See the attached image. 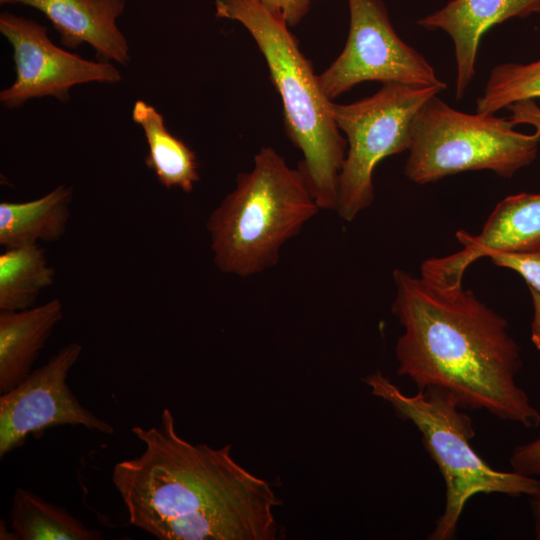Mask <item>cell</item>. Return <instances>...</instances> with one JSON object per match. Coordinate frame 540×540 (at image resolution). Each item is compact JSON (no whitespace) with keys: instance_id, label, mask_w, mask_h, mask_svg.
I'll list each match as a JSON object with an SVG mask.
<instances>
[{"instance_id":"4","label":"cell","mask_w":540,"mask_h":540,"mask_svg":"<svg viewBox=\"0 0 540 540\" xmlns=\"http://www.w3.org/2000/svg\"><path fill=\"white\" fill-rule=\"evenodd\" d=\"M321 210L301 171L272 147H262L251 170L236 177L207 219L213 263L247 278L279 262L283 245Z\"/></svg>"},{"instance_id":"14","label":"cell","mask_w":540,"mask_h":540,"mask_svg":"<svg viewBox=\"0 0 540 540\" xmlns=\"http://www.w3.org/2000/svg\"><path fill=\"white\" fill-rule=\"evenodd\" d=\"M63 318L58 298L23 310H0V393L13 389L32 371L54 327Z\"/></svg>"},{"instance_id":"9","label":"cell","mask_w":540,"mask_h":540,"mask_svg":"<svg viewBox=\"0 0 540 540\" xmlns=\"http://www.w3.org/2000/svg\"><path fill=\"white\" fill-rule=\"evenodd\" d=\"M82 351L71 342L0 396V456L21 447L29 435L55 426H83L113 434L111 424L84 407L67 384L68 373Z\"/></svg>"},{"instance_id":"22","label":"cell","mask_w":540,"mask_h":540,"mask_svg":"<svg viewBox=\"0 0 540 540\" xmlns=\"http://www.w3.org/2000/svg\"><path fill=\"white\" fill-rule=\"evenodd\" d=\"M289 26L298 24L308 13L310 0H258Z\"/></svg>"},{"instance_id":"24","label":"cell","mask_w":540,"mask_h":540,"mask_svg":"<svg viewBox=\"0 0 540 540\" xmlns=\"http://www.w3.org/2000/svg\"><path fill=\"white\" fill-rule=\"evenodd\" d=\"M533 304V319L531 322V341L540 350V292L528 287Z\"/></svg>"},{"instance_id":"11","label":"cell","mask_w":540,"mask_h":540,"mask_svg":"<svg viewBox=\"0 0 540 540\" xmlns=\"http://www.w3.org/2000/svg\"><path fill=\"white\" fill-rule=\"evenodd\" d=\"M456 237L463 248L424 261L422 277L439 286L458 287L467 268L477 259L540 246V194L507 196L496 205L478 235L460 230Z\"/></svg>"},{"instance_id":"15","label":"cell","mask_w":540,"mask_h":540,"mask_svg":"<svg viewBox=\"0 0 540 540\" xmlns=\"http://www.w3.org/2000/svg\"><path fill=\"white\" fill-rule=\"evenodd\" d=\"M73 190L60 185L26 202L0 203V244L5 248L54 242L66 232Z\"/></svg>"},{"instance_id":"16","label":"cell","mask_w":540,"mask_h":540,"mask_svg":"<svg viewBox=\"0 0 540 540\" xmlns=\"http://www.w3.org/2000/svg\"><path fill=\"white\" fill-rule=\"evenodd\" d=\"M132 120L144 133L148 146L145 164L159 183L191 192L200 178L195 152L167 129L163 115L145 101L135 102Z\"/></svg>"},{"instance_id":"19","label":"cell","mask_w":540,"mask_h":540,"mask_svg":"<svg viewBox=\"0 0 540 540\" xmlns=\"http://www.w3.org/2000/svg\"><path fill=\"white\" fill-rule=\"evenodd\" d=\"M540 98V58L527 63L495 66L483 94L476 101V112L494 114L521 100Z\"/></svg>"},{"instance_id":"17","label":"cell","mask_w":540,"mask_h":540,"mask_svg":"<svg viewBox=\"0 0 540 540\" xmlns=\"http://www.w3.org/2000/svg\"><path fill=\"white\" fill-rule=\"evenodd\" d=\"M12 539L99 540L102 532L86 526L63 507L18 487L9 512Z\"/></svg>"},{"instance_id":"20","label":"cell","mask_w":540,"mask_h":540,"mask_svg":"<svg viewBox=\"0 0 540 540\" xmlns=\"http://www.w3.org/2000/svg\"><path fill=\"white\" fill-rule=\"evenodd\" d=\"M489 258L496 266L517 272L528 287L540 292V246L522 251L496 253Z\"/></svg>"},{"instance_id":"1","label":"cell","mask_w":540,"mask_h":540,"mask_svg":"<svg viewBox=\"0 0 540 540\" xmlns=\"http://www.w3.org/2000/svg\"><path fill=\"white\" fill-rule=\"evenodd\" d=\"M144 451L117 462L112 482L129 522L159 540H275L270 484L232 457V446L182 438L165 408L158 426H135Z\"/></svg>"},{"instance_id":"8","label":"cell","mask_w":540,"mask_h":540,"mask_svg":"<svg viewBox=\"0 0 540 540\" xmlns=\"http://www.w3.org/2000/svg\"><path fill=\"white\" fill-rule=\"evenodd\" d=\"M348 7L350 24L344 49L318 75L329 99L364 81L446 89L425 57L396 33L381 0H348Z\"/></svg>"},{"instance_id":"13","label":"cell","mask_w":540,"mask_h":540,"mask_svg":"<svg viewBox=\"0 0 540 540\" xmlns=\"http://www.w3.org/2000/svg\"><path fill=\"white\" fill-rule=\"evenodd\" d=\"M1 4L32 7L52 23L62 45L75 49L88 44L102 61L126 65L129 44L117 25L126 0H0Z\"/></svg>"},{"instance_id":"3","label":"cell","mask_w":540,"mask_h":540,"mask_svg":"<svg viewBox=\"0 0 540 540\" xmlns=\"http://www.w3.org/2000/svg\"><path fill=\"white\" fill-rule=\"evenodd\" d=\"M215 8L217 17L239 22L256 42L282 100L285 132L302 154L297 168L319 208L336 210L347 141L290 26L258 0H216Z\"/></svg>"},{"instance_id":"7","label":"cell","mask_w":540,"mask_h":540,"mask_svg":"<svg viewBox=\"0 0 540 540\" xmlns=\"http://www.w3.org/2000/svg\"><path fill=\"white\" fill-rule=\"evenodd\" d=\"M443 88L386 83L350 104L332 101L331 113L347 141L338 181L336 212L351 222L374 200L373 172L384 158L408 150L413 120Z\"/></svg>"},{"instance_id":"18","label":"cell","mask_w":540,"mask_h":540,"mask_svg":"<svg viewBox=\"0 0 540 540\" xmlns=\"http://www.w3.org/2000/svg\"><path fill=\"white\" fill-rule=\"evenodd\" d=\"M54 280L55 271L39 244L6 248L0 255V310L33 307Z\"/></svg>"},{"instance_id":"21","label":"cell","mask_w":540,"mask_h":540,"mask_svg":"<svg viewBox=\"0 0 540 540\" xmlns=\"http://www.w3.org/2000/svg\"><path fill=\"white\" fill-rule=\"evenodd\" d=\"M509 462L514 471L528 476H540V435L516 446Z\"/></svg>"},{"instance_id":"12","label":"cell","mask_w":540,"mask_h":540,"mask_svg":"<svg viewBox=\"0 0 540 540\" xmlns=\"http://www.w3.org/2000/svg\"><path fill=\"white\" fill-rule=\"evenodd\" d=\"M540 13V0H451L418 20L425 29L445 31L453 41L456 61V98L460 100L475 76L483 35L508 19Z\"/></svg>"},{"instance_id":"10","label":"cell","mask_w":540,"mask_h":540,"mask_svg":"<svg viewBox=\"0 0 540 540\" xmlns=\"http://www.w3.org/2000/svg\"><path fill=\"white\" fill-rule=\"evenodd\" d=\"M0 32L13 49L16 72L15 81L0 92L6 108H20L45 96L68 101L76 85L121 81L120 71L111 62L87 60L58 47L47 28L32 19L2 12Z\"/></svg>"},{"instance_id":"6","label":"cell","mask_w":540,"mask_h":540,"mask_svg":"<svg viewBox=\"0 0 540 540\" xmlns=\"http://www.w3.org/2000/svg\"><path fill=\"white\" fill-rule=\"evenodd\" d=\"M514 126L494 114L458 111L435 95L413 120L404 173L417 184L474 170L510 178L535 160L540 143L537 133Z\"/></svg>"},{"instance_id":"23","label":"cell","mask_w":540,"mask_h":540,"mask_svg":"<svg viewBox=\"0 0 540 540\" xmlns=\"http://www.w3.org/2000/svg\"><path fill=\"white\" fill-rule=\"evenodd\" d=\"M508 119L514 124H528L533 126L540 135V106L535 100H521L507 107Z\"/></svg>"},{"instance_id":"2","label":"cell","mask_w":540,"mask_h":540,"mask_svg":"<svg viewBox=\"0 0 540 540\" xmlns=\"http://www.w3.org/2000/svg\"><path fill=\"white\" fill-rule=\"evenodd\" d=\"M393 280L392 313L403 328L398 375L419 390L449 394L462 409L537 427L540 412L516 381L522 359L505 318L462 285L439 286L401 269Z\"/></svg>"},{"instance_id":"25","label":"cell","mask_w":540,"mask_h":540,"mask_svg":"<svg viewBox=\"0 0 540 540\" xmlns=\"http://www.w3.org/2000/svg\"><path fill=\"white\" fill-rule=\"evenodd\" d=\"M530 506L534 523L535 538L540 540V484L536 492L530 496Z\"/></svg>"},{"instance_id":"5","label":"cell","mask_w":540,"mask_h":540,"mask_svg":"<svg viewBox=\"0 0 540 540\" xmlns=\"http://www.w3.org/2000/svg\"><path fill=\"white\" fill-rule=\"evenodd\" d=\"M364 382L398 417L418 429L425 450L442 474L444 509L428 539L454 538L467 502L477 494L530 497L538 489L540 479L514 470H496L476 453L471 445L475 436L472 420L449 394L423 389L407 395L380 372L366 376Z\"/></svg>"}]
</instances>
